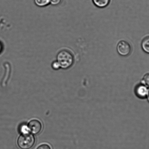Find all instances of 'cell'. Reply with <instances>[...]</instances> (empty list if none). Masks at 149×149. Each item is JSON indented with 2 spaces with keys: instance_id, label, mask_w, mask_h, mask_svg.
Masks as SVG:
<instances>
[{
  "instance_id": "obj_15",
  "label": "cell",
  "mask_w": 149,
  "mask_h": 149,
  "mask_svg": "<svg viewBox=\"0 0 149 149\" xmlns=\"http://www.w3.org/2000/svg\"><path fill=\"white\" fill-rule=\"evenodd\" d=\"M148 100L149 102V91H148Z\"/></svg>"
},
{
  "instance_id": "obj_12",
  "label": "cell",
  "mask_w": 149,
  "mask_h": 149,
  "mask_svg": "<svg viewBox=\"0 0 149 149\" xmlns=\"http://www.w3.org/2000/svg\"><path fill=\"white\" fill-rule=\"evenodd\" d=\"M36 149H51V148L49 145L42 144L39 146Z\"/></svg>"
},
{
  "instance_id": "obj_4",
  "label": "cell",
  "mask_w": 149,
  "mask_h": 149,
  "mask_svg": "<svg viewBox=\"0 0 149 149\" xmlns=\"http://www.w3.org/2000/svg\"><path fill=\"white\" fill-rule=\"evenodd\" d=\"M28 128L29 131L34 134H37L41 131L42 124L38 120L34 119L31 120L29 123Z\"/></svg>"
},
{
  "instance_id": "obj_9",
  "label": "cell",
  "mask_w": 149,
  "mask_h": 149,
  "mask_svg": "<svg viewBox=\"0 0 149 149\" xmlns=\"http://www.w3.org/2000/svg\"><path fill=\"white\" fill-rule=\"evenodd\" d=\"M20 131L23 134H27L29 133V131L28 126L26 125H22L20 128Z\"/></svg>"
},
{
  "instance_id": "obj_8",
  "label": "cell",
  "mask_w": 149,
  "mask_h": 149,
  "mask_svg": "<svg viewBox=\"0 0 149 149\" xmlns=\"http://www.w3.org/2000/svg\"><path fill=\"white\" fill-rule=\"evenodd\" d=\"M34 2L37 6L44 7L50 4V0H34Z\"/></svg>"
},
{
  "instance_id": "obj_11",
  "label": "cell",
  "mask_w": 149,
  "mask_h": 149,
  "mask_svg": "<svg viewBox=\"0 0 149 149\" xmlns=\"http://www.w3.org/2000/svg\"><path fill=\"white\" fill-rule=\"evenodd\" d=\"M52 67L53 69L57 70L61 68L60 65L57 61H54L52 63Z\"/></svg>"
},
{
  "instance_id": "obj_5",
  "label": "cell",
  "mask_w": 149,
  "mask_h": 149,
  "mask_svg": "<svg viewBox=\"0 0 149 149\" xmlns=\"http://www.w3.org/2000/svg\"><path fill=\"white\" fill-rule=\"evenodd\" d=\"M147 87L143 85H139L136 89V93L137 96L141 98H145L148 94Z\"/></svg>"
},
{
  "instance_id": "obj_7",
  "label": "cell",
  "mask_w": 149,
  "mask_h": 149,
  "mask_svg": "<svg viewBox=\"0 0 149 149\" xmlns=\"http://www.w3.org/2000/svg\"><path fill=\"white\" fill-rule=\"evenodd\" d=\"M141 47L145 52L149 54V36L143 39L141 42Z\"/></svg>"
},
{
  "instance_id": "obj_3",
  "label": "cell",
  "mask_w": 149,
  "mask_h": 149,
  "mask_svg": "<svg viewBox=\"0 0 149 149\" xmlns=\"http://www.w3.org/2000/svg\"><path fill=\"white\" fill-rule=\"evenodd\" d=\"M117 51L120 56L127 57L131 54L132 51L131 45L126 40H121L117 45Z\"/></svg>"
},
{
  "instance_id": "obj_13",
  "label": "cell",
  "mask_w": 149,
  "mask_h": 149,
  "mask_svg": "<svg viewBox=\"0 0 149 149\" xmlns=\"http://www.w3.org/2000/svg\"><path fill=\"white\" fill-rule=\"evenodd\" d=\"M62 0H50V4L53 5H57L61 2Z\"/></svg>"
},
{
  "instance_id": "obj_14",
  "label": "cell",
  "mask_w": 149,
  "mask_h": 149,
  "mask_svg": "<svg viewBox=\"0 0 149 149\" xmlns=\"http://www.w3.org/2000/svg\"><path fill=\"white\" fill-rule=\"evenodd\" d=\"M2 45H1V43H0V52H1V51H2Z\"/></svg>"
},
{
  "instance_id": "obj_6",
  "label": "cell",
  "mask_w": 149,
  "mask_h": 149,
  "mask_svg": "<svg viewBox=\"0 0 149 149\" xmlns=\"http://www.w3.org/2000/svg\"><path fill=\"white\" fill-rule=\"evenodd\" d=\"M94 5L99 8H106L110 3L111 0H92Z\"/></svg>"
},
{
  "instance_id": "obj_10",
  "label": "cell",
  "mask_w": 149,
  "mask_h": 149,
  "mask_svg": "<svg viewBox=\"0 0 149 149\" xmlns=\"http://www.w3.org/2000/svg\"><path fill=\"white\" fill-rule=\"evenodd\" d=\"M143 83L149 86V73L146 74L143 78Z\"/></svg>"
},
{
  "instance_id": "obj_1",
  "label": "cell",
  "mask_w": 149,
  "mask_h": 149,
  "mask_svg": "<svg viewBox=\"0 0 149 149\" xmlns=\"http://www.w3.org/2000/svg\"><path fill=\"white\" fill-rule=\"evenodd\" d=\"M57 61L61 68L63 69L69 68L73 65L74 59L73 54L70 52L63 50L59 52L57 57Z\"/></svg>"
},
{
  "instance_id": "obj_2",
  "label": "cell",
  "mask_w": 149,
  "mask_h": 149,
  "mask_svg": "<svg viewBox=\"0 0 149 149\" xmlns=\"http://www.w3.org/2000/svg\"><path fill=\"white\" fill-rule=\"evenodd\" d=\"M35 143L34 136L29 133L22 134L18 137L17 144L21 149H30Z\"/></svg>"
}]
</instances>
